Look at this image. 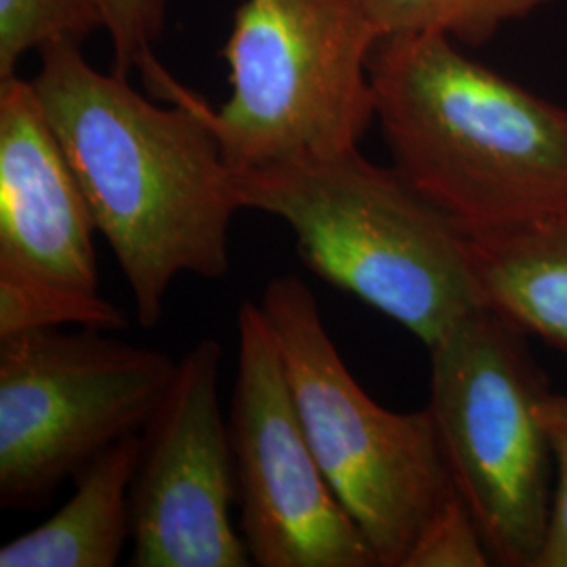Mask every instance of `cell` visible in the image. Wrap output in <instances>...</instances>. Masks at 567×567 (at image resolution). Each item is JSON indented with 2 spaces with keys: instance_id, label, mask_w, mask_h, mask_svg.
I'll return each mask as SVG.
<instances>
[{
  "instance_id": "cell-11",
  "label": "cell",
  "mask_w": 567,
  "mask_h": 567,
  "mask_svg": "<svg viewBox=\"0 0 567 567\" xmlns=\"http://www.w3.org/2000/svg\"><path fill=\"white\" fill-rule=\"evenodd\" d=\"M482 307L567 355V208L482 236H466Z\"/></svg>"
},
{
  "instance_id": "cell-17",
  "label": "cell",
  "mask_w": 567,
  "mask_h": 567,
  "mask_svg": "<svg viewBox=\"0 0 567 567\" xmlns=\"http://www.w3.org/2000/svg\"><path fill=\"white\" fill-rule=\"evenodd\" d=\"M492 555L456 487L433 511L405 557L404 567H486Z\"/></svg>"
},
{
  "instance_id": "cell-2",
  "label": "cell",
  "mask_w": 567,
  "mask_h": 567,
  "mask_svg": "<svg viewBox=\"0 0 567 567\" xmlns=\"http://www.w3.org/2000/svg\"><path fill=\"white\" fill-rule=\"evenodd\" d=\"M393 166L466 236L567 208V107L440 34L386 37L370 58Z\"/></svg>"
},
{
  "instance_id": "cell-1",
  "label": "cell",
  "mask_w": 567,
  "mask_h": 567,
  "mask_svg": "<svg viewBox=\"0 0 567 567\" xmlns=\"http://www.w3.org/2000/svg\"><path fill=\"white\" fill-rule=\"evenodd\" d=\"M32 84L142 328L161 324L175 278L229 274V227L243 206L208 103L150 102L126 76L89 65L72 41L41 49Z\"/></svg>"
},
{
  "instance_id": "cell-15",
  "label": "cell",
  "mask_w": 567,
  "mask_h": 567,
  "mask_svg": "<svg viewBox=\"0 0 567 567\" xmlns=\"http://www.w3.org/2000/svg\"><path fill=\"white\" fill-rule=\"evenodd\" d=\"M103 28L93 0H0V81L16 76L18 61L53 42H82Z\"/></svg>"
},
{
  "instance_id": "cell-3",
  "label": "cell",
  "mask_w": 567,
  "mask_h": 567,
  "mask_svg": "<svg viewBox=\"0 0 567 567\" xmlns=\"http://www.w3.org/2000/svg\"><path fill=\"white\" fill-rule=\"evenodd\" d=\"M243 208L274 215L305 265L419 337L426 349L482 307L466 234L393 166L360 150L231 171Z\"/></svg>"
},
{
  "instance_id": "cell-9",
  "label": "cell",
  "mask_w": 567,
  "mask_h": 567,
  "mask_svg": "<svg viewBox=\"0 0 567 567\" xmlns=\"http://www.w3.org/2000/svg\"><path fill=\"white\" fill-rule=\"evenodd\" d=\"M221 358L213 339L189 349L142 431L131 484V566H252L231 522L238 473L219 404Z\"/></svg>"
},
{
  "instance_id": "cell-5",
  "label": "cell",
  "mask_w": 567,
  "mask_h": 567,
  "mask_svg": "<svg viewBox=\"0 0 567 567\" xmlns=\"http://www.w3.org/2000/svg\"><path fill=\"white\" fill-rule=\"evenodd\" d=\"M526 339L477 307L429 347L426 408L452 484L492 561L505 567H538L555 494V458L536 412L547 377Z\"/></svg>"
},
{
  "instance_id": "cell-10",
  "label": "cell",
  "mask_w": 567,
  "mask_h": 567,
  "mask_svg": "<svg viewBox=\"0 0 567 567\" xmlns=\"http://www.w3.org/2000/svg\"><path fill=\"white\" fill-rule=\"evenodd\" d=\"M95 219L32 81H0V274L100 292Z\"/></svg>"
},
{
  "instance_id": "cell-12",
  "label": "cell",
  "mask_w": 567,
  "mask_h": 567,
  "mask_svg": "<svg viewBox=\"0 0 567 567\" xmlns=\"http://www.w3.org/2000/svg\"><path fill=\"white\" fill-rule=\"evenodd\" d=\"M143 433H131L72 477V498L44 524L0 548V567H114L133 536L131 484Z\"/></svg>"
},
{
  "instance_id": "cell-18",
  "label": "cell",
  "mask_w": 567,
  "mask_h": 567,
  "mask_svg": "<svg viewBox=\"0 0 567 567\" xmlns=\"http://www.w3.org/2000/svg\"><path fill=\"white\" fill-rule=\"evenodd\" d=\"M538 419L555 458V494L547 545L538 567H567V395L547 393L538 402Z\"/></svg>"
},
{
  "instance_id": "cell-13",
  "label": "cell",
  "mask_w": 567,
  "mask_h": 567,
  "mask_svg": "<svg viewBox=\"0 0 567 567\" xmlns=\"http://www.w3.org/2000/svg\"><path fill=\"white\" fill-rule=\"evenodd\" d=\"M555 0H362L379 41L405 34H440L484 44L511 21L524 20Z\"/></svg>"
},
{
  "instance_id": "cell-16",
  "label": "cell",
  "mask_w": 567,
  "mask_h": 567,
  "mask_svg": "<svg viewBox=\"0 0 567 567\" xmlns=\"http://www.w3.org/2000/svg\"><path fill=\"white\" fill-rule=\"evenodd\" d=\"M93 2L102 13L103 30H107L114 47V72L128 76V72L137 68L156 100L168 103L187 102L194 91L175 81L152 53V44L163 34L166 0Z\"/></svg>"
},
{
  "instance_id": "cell-7",
  "label": "cell",
  "mask_w": 567,
  "mask_h": 567,
  "mask_svg": "<svg viewBox=\"0 0 567 567\" xmlns=\"http://www.w3.org/2000/svg\"><path fill=\"white\" fill-rule=\"evenodd\" d=\"M105 330L0 337V507L34 511L163 402L177 362Z\"/></svg>"
},
{
  "instance_id": "cell-6",
  "label": "cell",
  "mask_w": 567,
  "mask_h": 567,
  "mask_svg": "<svg viewBox=\"0 0 567 567\" xmlns=\"http://www.w3.org/2000/svg\"><path fill=\"white\" fill-rule=\"evenodd\" d=\"M362 0H246L224 58L231 95L208 112L231 171L355 150L377 118Z\"/></svg>"
},
{
  "instance_id": "cell-8",
  "label": "cell",
  "mask_w": 567,
  "mask_h": 567,
  "mask_svg": "<svg viewBox=\"0 0 567 567\" xmlns=\"http://www.w3.org/2000/svg\"><path fill=\"white\" fill-rule=\"evenodd\" d=\"M229 435L240 534L255 566L381 567L309 446L282 353L261 303L238 309Z\"/></svg>"
},
{
  "instance_id": "cell-4",
  "label": "cell",
  "mask_w": 567,
  "mask_h": 567,
  "mask_svg": "<svg viewBox=\"0 0 567 567\" xmlns=\"http://www.w3.org/2000/svg\"><path fill=\"white\" fill-rule=\"evenodd\" d=\"M261 309L328 486L381 567H404L416 536L454 487L429 408L393 412L355 383L299 276L267 284Z\"/></svg>"
},
{
  "instance_id": "cell-14",
  "label": "cell",
  "mask_w": 567,
  "mask_h": 567,
  "mask_svg": "<svg viewBox=\"0 0 567 567\" xmlns=\"http://www.w3.org/2000/svg\"><path fill=\"white\" fill-rule=\"evenodd\" d=\"M76 324L93 330H121V309L100 292H81L58 284L0 274V337L39 328Z\"/></svg>"
}]
</instances>
